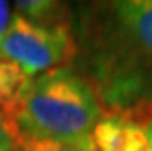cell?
<instances>
[{
    "instance_id": "1",
    "label": "cell",
    "mask_w": 152,
    "mask_h": 151,
    "mask_svg": "<svg viewBox=\"0 0 152 151\" xmlns=\"http://www.w3.org/2000/svg\"><path fill=\"white\" fill-rule=\"evenodd\" d=\"M72 69L105 115H152V0L85 2L74 9Z\"/></svg>"
},
{
    "instance_id": "2",
    "label": "cell",
    "mask_w": 152,
    "mask_h": 151,
    "mask_svg": "<svg viewBox=\"0 0 152 151\" xmlns=\"http://www.w3.org/2000/svg\"><path fill=\"white\" fill-rule=\"evenodd\" d=\"M103 115L91 84L72 67H58L33 77L13 122L6 126L33 137L72 144L92 137Z\"/></svg>"
},
{
    "instance_id": "3",
    "label": "cell",
    "mask_w": 152,
    "mask_h": 151,
    "mask_svg": "<svg viewBox=\"0 0 152 151\" xmlns=\"http://www.w3.org/2000/svg\"><path fill=\"white\" fill-rule=\"evenodd\" d=\"M76 56L74 29H49L13 13L0 44V58L15 62L29 77L71 67Z\"/></svg>"
},
{
    "instance_id": "4",
    "label": "cell",
    "mask_w": 152,
    "mask_h": 151,
    "mask_svg": "<svg viewBox=\"0 0 152 151\" xmlns=\"http://www.w3.org/2000/svg\"><path fill=\"white\" fill-rule=\"evenodd\" d=\"M92 142L96 151H152V115H103Z\"/></svg>"
},
{
    "instance_id": "5",
    "label": "cell",
    "mask_w": 152,
    "mask_h": 151,
    "mask_svg": "<svg viewBox=\"0 0 152 151\" xmlns=\"http://www.w3.org/2000/svg\"><path fill=\"white\" fill-rule=\"evenodd\" d=\"M15 13L49 29H74V11L64 2L53 0H18Z\"/></svg>"
},
{
    "instance_id": "6",
    "label": "cell",
    "mask_w": 152,
    "mask_h": 151,
    "mask_svg": "<svg viewBox=\"0 0 152 151\" xmlns=\"http://www.w3.org/2000/svg\"><path fill=\"white\" fill-rule=\"evenodd\" d=\"M33 77L15 62L0 58V118L11 124Z\"/></svg>"
},
{
    "instance_id": "7",
    "label": "cell",
    "mask_w": 152,
    "mask_h": 151,
    "mask_svg": "<svg viewBox=\"0 0 152 151\" xmlns=\"http://www.w3.org/2000/svg\"><path fill=\"white\" fill-rule=\"evenodd\" d=\"M9 133L15 140L16 151H83L85 142H87V138L82 142H72V144L58 142V140H51V138L33 137V135L24 133V131H18V129H9Z\"/></svg>"
},
{
    "instance_id": "8",
    "label": "cell",
    "mask_w": 152,
    "mask_h": 151,
    "mask_svg": "<svg viewBox=\"0 0 152 151\" xmlns=\"http://www.w3.org/2000/svg\"><path fill=\"white\" fill-rule=\"evenodd\" d=\"M11 7L7 2H4V0H0V44H2L4 36L7 33V27L11 24Z\"/></svg>"
},
{
    "instance_id": "9",
    "label": "cell",
    "mask_w": 152,
    "mask_h": 151,
    "mask_svg": "<svg viewBox=\"0 0 152 151\" xmlns=\"http://www.w3.org/2000/svg\"><path fill=\"white\" fill-rule=\"evenodd\" d=\"M0 151H16L15 140H13L9 129L2 118H0Z\"/></svg>"
},
{
    "instance_id": "10",
    "label": "cell",
    "mask_w": 152,
    "mask_h": 151,
    "mask_svg": "<svg viewBox=\"0 0 152 151\" xmlns=\"http://www.w3.org/2000/svg\"><path fill=\"white\" fill-rule=\"evenodd\" d=\"M83 151H96V146H94V142H92V137H91V138H87Z\"/></svg>"
}]
</instances>
